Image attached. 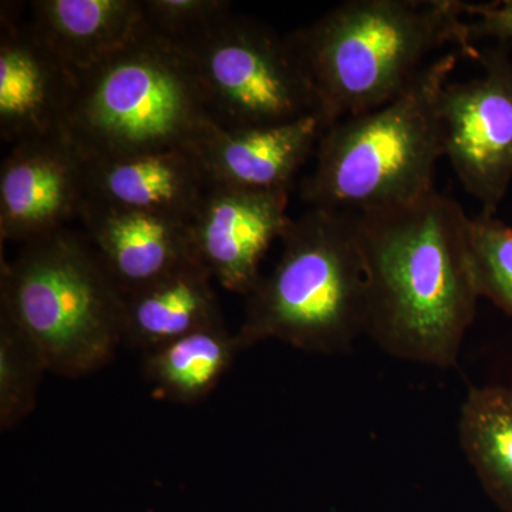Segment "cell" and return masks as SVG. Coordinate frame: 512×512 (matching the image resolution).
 I'll use <instances>...</instances> for the list:
<instances>
[{
    "label": "cell",
    "instance_id": "1",
    "mask_svg": "<svg viewBox=\"0 0 512 512\" xmlns=\"http://www.w3.org/2000/svg\"><path fill=\"white\" fill-rule=\"evenodd\" d=\"M467 222L463 208L436 190L402 207L357 215L366 335L390 356L440 369L457 365L480 301Z\"/></svg>",
    "mask_w": 512,
    "mask_h": 512
},
{
    "label": "cell",
    "instance_id": "2",
    "mask_svg": "<svg viewBox=\"0 0 512 512\" xmlns=\"http://www.w3.org/2000/svg\"><path fill=\"white\" fill-rule=\"evenodd\" d=\"M288 37L329 126L406 92L434 50L480 57L458 0H349Z\"/></svg>",
    "mask_w": 512,
    "mask_h": 512
},
{
    "label": "cell",
    "instance_id": "3",
    "mask_svg": "<svg viewBox=\"0 0 512 512\" xmlns=\"http://www.w3.org/2000/svg\"><path fill=\"white\" fill-rule=\"evenodd\" d=\"M458 56L436 57L396 99L326 128L315 168L302 181V200L311 208L362 215L436 190L434 174L444 157L440 94Z\"/></svg>",
    "mask_w": 512,
    "mask_h": 512
},
{
    "label": "cell",
    "instance_id": "4",
    "mask_svg": "<svg viewBox=\"0 0 512 512\" xmlns=\"http://www.w3.org/2000/svg\"><path fill=\"white\" fill-rule=\"evenodd\" d=\"M281 258L247 296L242 352L266 340L318 355L348 353L367 333L357 215L311 208L281 238Z\"/></svg>",
    "mask_w": 512,
    "mask_h": 512
},
{
    "label": "cell",
    "instance_id": "5",
    "mask_svg": "<svg viewBox=\"0 0 512 512\" xmlns=\"http://www.w3.org/2000/svg\"><path fill=\"white\" fill-rule=\"evenodd\" d=\"M180 50L143 32L74 72L62 136L84 160L191 150L210 123Z\"/></svg>",
    "mask_w": 512,
    "mask_h": 512
},
{
    "label": "cell",
    "instance_id": "6",
    "mask_svg": "<svg viewBox=\"0 0 512 512\" xmlns=\"http://www.w3.org/2000/svg\"><path fill=\"white\" fill-rule=\"evenodd\" d=\"M124 299L86 235L69 228L2 259L0 312L55 375L77 379L109 365L124 342Z\"/></svg>",
    "mask_w": 512,
    "mask_h": 512
},
{
    "label": "cell",
    "instance_id": "7",
    "mask_svg": "<svg viewBox=\"0 0 512 512\" xmlns=\"http://www.w3.org/2000/svg\"><path fill=\"white\" fill-rule=\"evenodd\" d=\"M174 46L190 67L208 119L218 127L274 126L319 113L291 40L258 20L232 12Z\"/></svg>",
    "mask_w": 512,
    "mask_h": 512
},
{
    "label": "cell",
    "instance_id": "8",
    "mask_svg": "<svg viewBox=\"0 0 512 512\" xmlns=\"http://www.w3.org/2000/svg\"><path fill=\"white\" fill-rule=\"evenodd\" d=\"M478 62V76L444 86L439 114L444 157L481 214L494 215L512 183V59L497 47Z\"/></svg>",
    "mask_w": 512,
    "mask_h": 512
},
{
    "label": "cell",
    "instance_id": "9",
    "mask_svg": "<svg viewBox=\"0 0 512 512\" xmlns=\"http://www.w3.org/2000/svg\"><path fill=\"white\" fill-rule=\"evenodd\" d=\"M288 191L210 185L190 222L192 247L214 281L248 296L262 259L291 224Z\"/></svg>",
    "mask_w": 512,
    "mask_h": 512
},
{
    "label": "cell",
    "instance_id": "10",
    "mask_svg": "<svg viewBox=\"0 0 512 512\" xmlns=\"http://www.w3.org/2000/svg\"><path fill=\"white\" fill-rule=\"evenodd\" d=\"M89 200L83 157L63 136L16 144L0 170L2 242L35 241L80 220Z\"/></svg>",
    "mask_w": 512,
    "mask_h": 512
},
{
    "label": "cell",
    "instance_id": "11",
    "mask_svg": "<svg viewBox=\"0 0 512 512\" xmlns=\"http://www.w3.org/2000/svg\"><path fill=\"white\" fill-rule=\"evenodd\" d=\"M10 3L0 8V134L23 141L62 136L72 101L74 72L18 22Z\"/></svg>",
    "mask_w": 512,
    "mask_h": 512
},
{
    "label": "cell",
    "instance_id": "12",
    "mask_svg": "<svg viewBox=\"0 0 512 512\" xmlns=\"http://www.w3.org/2000/svg\"><path fill=\"white\" fill-rule=\"evenodd\" d=\"M328 127L319 113L274 126L237 130L210 121L191 151L210 185L289 192Z\"/></svg>",
    "mask_w": 512,
    "mask_h": 512
},
{
    "label": "cell",
    "instance_id": "13",
    "mask_svg": "<svg viewBox=\"0 0 512 512\" xmlns=\"http://www.w3.org/2000/svg\"><path fill=\"white\" fill-rule=\"evenodd\" d=\"M87 241L124 296L198 259L191 221L90 198L80 215Z\"/></svg>",
    "mask_w": 512,
    "mask_h": 512
},
{
    "label": "cell",
    "instance_id": "14",
    "mask_svg": "<svg viewBox=\"0 0 512 512\" xmlns=\"http://www.w3.org/2000/svg\"><path fill=\"white\" fill-rule=\"evenodd\" d=\"M84 167L90 198L187 221L192 220L210 188L191 150L84 160Z\"/></svg>",
    "mask_w": 512,
    "mask_h": 512
},
{
    "label": "cell",
    "instance_id": "15",
    "mask_svg": "<svg viewBox=\"0 0 512 512\" xmlns=\"http://www.w3.org/2000/svg\"><path fill=\"white\" fill-rule=\"evenodd\" d=\"M212 275L188 262L124 299V342L146 353L224 322Z\"/></svg>",
    "mask_w": 512,
    "mask_h": 512
},
{
    "label": "cell",
    "instance_id": "16",
    "mask_svg": "<svg viewBox=\"0 0 512 512\" xmlns=\"http://www.w3.org/2000/svg\"><path fill=\"white\" fill-rule=\"evenodd\" d=\"M29 25L72 72L119 52L144 30L141 0H36Z\"/></svg>",
    "mask_w": 512,
    "mask_h": 512
},
{
    "label": "cell",
    "instance_id": "17",
    "mask_svg": "<svg viewBox=\"0 0 512 512\" xmlns=\"http://www.w3.org/2000/svg\"><path fill=\"white\" fill-rule=\"evenodd\" d=\"M241 352L235 333L220 323L143 353V375L164 399L194 404L217 387Z\"/></svg>",
    "mask_w": 512,
    "mask_h": 512
},
{
    "label": "cell",
    "instance_id": "18",
    "mask_svg": "<svg viewBox=\"0 0 512 512\" xmlns=\"http://www.w3.org/2000/svg\"><path fill=\"white\" fill-rule=\"evenodd\" d=\"M458 433L485 493L501 511L512 512V386L471 387Z\"/></svg>",
    "mask_w": 512,
    "mask_h": 512
},
{
    "label": "cell",
    "instance_id": "19",
    "mask_svg": "<svg viewBox=\"0 0 512 512\" xmlns=\"http://www.w3.org/2000/svg\"><path fill=\"white\" fill-rule=\"evenodd\" d=\"M47 372L45 359L32 339L0 312V430L15 429L35 410Z\"/></svg>",
    "mask_w": 512,
    "mask_h": 512
},
{
    "label": "cell",
    "instance_id": "20",
    "mask_svg": "<svg viewBox=\"0 0 512 512\" xmlns=\"http://www.w3.org/2000/svg\"><path fill=\"white\" fill-rule=\"evenodd\" d=\"M467 244L480 298L512 318V227L494 215L468 217Z\"/></svg>",
    "mask_w": 512,
    "mask_h": 512
},
{
    "label": "cell",
    "instance_id": "21",
    "mask_svg": "<svg viewBox=\"0 0 512 512\" xmlns=\"http://www.w3.org/2000/svg\"><path fill=\"white\" fill-rule=\"evenodd\" d=\"M144 26L151 35L181 45L232 13L227 0H141Z\"/></svg>",
    "mask_w": 512,
    "mask_h": 512
},
{
    "label": "cell",
    "instance_id": "22",
    "mask_svg": "<svg viewBox=\"0 0 512 512\" xmlns=\"http://www.w3.org/2000/svg\"><path fill=\"white\" fill-rule=\"evenodd\" d=\"M466 16L471 42L483 37L512 42V0L466 3Z\"/></svg>",
    "mask_w": 512,
    "mask_h": 512
}]
</instances>
